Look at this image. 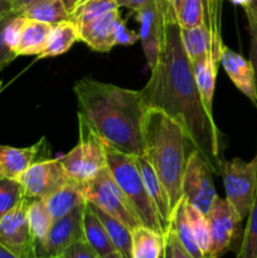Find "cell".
Segmentation results:
<instances>
[{"mask_svg": "<svg viewBox=\"0 0 257 258\" xmlns=\"http://www.w3.org/2000/svg\"><path fill=\"white\" fill-rule=\"evenodd\" d=\"M163 258H173V252H171V247H170V244L168 243V241H166V239H165V246H164Z\"/></svg>", "mask_w": 257, "mask_h": 258, "instance_id": "bcb514c9", "label": "cell"}, {"mask_svg": "<svg viewBox=\"0 0 257 258\" xmlns=\"http://www.w3.org/2000/svg\"><path fill=\"white\" fill-rule=\"evenodd\" d=\"M171 231L175 233L176 238L179 239L183 248L188 252L193 258H209L204 256L203 252L197 244L194 234L191 232L190 224H189L188 216H186V199L181 197L180 201L173 209V214H171V223L170 228Z\"/></svg>", "mask_w": 257, "mask_h": 258, "instance_id": "603a6c76", "label": "cell"}, {"mask_svg": "<svg viewBox=\"0 0 257 258\" xmlns=\"http://www.w3.org/2000/svg\"><path fill=\"white\" fill-rule=\"evenodd\" d=\"M140 39V34L128 29L126 20L118 18L115 24V42L116 45H131Z\"/></svg>", "mask_w": 257, "mask_h": 258, "instance_id": "d590c367", "label": "cell"}, {"mask_svg": "<svg viewBox=\"0 0 257 258\" xmlns=\"http://www.w3.org/2000/svg\"><path fill=\"white\" fill-rule=\"evenodd\" d=\"M25 18L23 15L14 13L13 17L10 18L9 22L7 23L4 28V40L8 44V47L12 50L17 49L18 44H19L20 35H22L23 25H24Z\"/></svg>", "mask_w": 257, "mask_h": 258, "instance_id": "836d02e7", "label": "cell"}, {"mask_svg": "<svg viewBox=\"0 0 257 258\" xmlns=\"http://www.w3.org/2000/svg\"><path fill=\"white\" fill-rule=\"evenodd\" d=\"M60 257L63 258H101L97 254V252L85 241V239H81V241L76 242L72 246L68 247L63 254Z\"/></svg>", "mask_w": 257, "mask_h": 258, "instance_id": "8d00e7d4", "label": "cell"}, {"mask_svg": "<svg viewBox=\"0 0 257 258\" xmlns=\"http://www.w3.org/2000/svg\"><path fill=\"white\" fill-rule=\"evenodd\" d=\"M148 2L149 0H116L118 8H127L135 13L140 10Z\"/></svg>", "mask_w": 257, "mask_h": 258, "instance_id": "60d3db41", "label": "cell"}, {"mask_svg": "<svg viewBox=\"0 0 257 258\" xmlns=\"http://www.w3.org/2000/svg\"><path fill=\"white\" fill-rule=\"evenodd\" d=\"M180 34L184 49H185L189 59L194 60L197 58L209 55L211 59L219 63V59L214 53L211 34H209L208 28L204 25V23L198 27L189 28V29H181L180 28Z\"/></svg>", "mask_w": 257, "mask_h": 258, "instance_id": "cb8c5ba5", "label": "cell"}, {"mask_svg": "<svg viewBox=\"0 0 257 258\" xmlns=\"http://www.w3.org/2000/svg\"><path fill=\"white\" fill-rule=\"evenodd\" d=\"M14 13L15 12L10 13V14H8L7 17H4L0 19V72H2V71L4 70L7 66H9L10 63H12L13 60L18 57V55L15 54L14 50L10 49L4 40V28H5V25H7V23L9 22L10 18L13 17V14H14Z\"/></svg>", "mask_w": 257, "mask_h": 258, "instance_id": "e575fe53", "label": "cell"}, {"mask_svg": "<svg viewBox=\"0 0 257 258\" xmlns=\"http://www.w3.org/2000/svg\"><path fill=\"white\" fill-rule=\"evenodd\" d=\"M165 239L168 241V243L170 244L171 252H173V258H193L183 248V246L180 244L179 239L176 238L175 233H174L171 229H169V231L166 232Z\"/></svg>", "mask_w": 257, "mask_h": 258, "instance_id": "f35d334b", "label": "cell"}, {"mask_svg": "<svg viewBox=\"0 0 257 258\" xmlns=\"http://www.w3.org/2000/svg\"><path fill=\"white\" fill-rule=\"evenodd\" d=\"M0 91H2V88H0Z\"/></svg>", "mask_w": 257, "mask_h": 258, "instance_id": "681fc988", "label": "cell"}, {"mask_svg": "<svg viewBox=\"0 0 257 258\" xmlns=\"http://www.w3.org/2000/svg\"><path fill=\"white\" fill-rule=\"evenodd\" d=\"M78 40H80V29L72 20H63L57 24H53L44 49L38 55V59L58 57L68 52Z\"/></svg>", "mask_w": 257, "mask_h": 258, "instance_id": "d6986e66", "label": "cell"}, {"mask_svg": "<svg viewBox=\"0 0 257 258\" xmlns=\"http://www.w3.org/2000/svg\"><path fill=\"white\" fill-rule=\"evenodd\" d=\"M28 219H29L30 231H32L35 246H37L44 241L53 223V218L48 212L44 199H29Z\"/></svg>", "mask_w": 257, "mask_h": 258, "instance_id": "83f0119b", "label": "cell"}, {"mask_svg": "<svg viewBox=\"0 0 257 258\" xmlns=\"http://www.w3.org/2000/svg\"><path fill=\"white\" fill-rule=\"evenodd\" d=\"M186 216H188L191 232H193L194 238H196L197 244L201 248V251L203 252L204 256L213 258L211 254V232H209V223L207 216L198 208L189 204L188 201H186Z\"/></svg>", "mask_w": 257, "mask_h": 258, "instance_id": "f546056e", "label": "cell"}, {"mask_svg": "<svg viewBox=\"0 0 257 258\" xmlns=\"http://www.w3.org/2000/svg\"><path fill=\"white\" fill-rule=\"evenodd\" d=\"M249 32V62L253 68L254 86H256V98H257V22L248 23ZM257 107V102H256Z\"/></svg>", "mask_w": 257, "mask_h": 258, "instance_id": "74e56055", "label": "cell"}, {"mask_svg": "<svg viewBox=\"0 0 257 258\" xmlns=\"http://www.w3.org/2000/svg\"><path fill=\"white\" fill-rule=\"evenodd\" d=\"M62 2H63V4H65L66 9H67L71 14V12H72V10L75 9V8L77 7V5L80 4L82 0H62Z\"/></svg>", "mask_w": 257, "mask_h": 258, "instance_id": "ee69618b", "label": "cell"}, {"mask_svg": "<svg viewBox=\"0 0 257 258\" xmlns=\"http://www.w3.org/2000/svg\"><path fill=\"white\" fill-rule=\"evenodd\" d=\"M101 258H122V256H121V254L118 253V252H113V253H111V254H107V256H105V257H101Z\"/></svg>", "mask_w": 257, "mask_h": 258, "instance_id": "c3c4849f", "label": "cell"}, {"mask_svg": "<svg viewBox=\"0 0 257 258\" xmlns=\"http://www.w3.org/2000/svg\"><path fill=\"white\" fill-rule=\"evenodd\" d=\"M116 0H82L71 12L70 20H72L78 28L96 18L101 17L110 10L117 9Z\"/></svg>", "mask_w": 257, "mask_h": 258, "instance_id": "f1b7e54d", "label": "cell"}, {"mask_svg": "<svg viewBox=\"0 0 257 258\" xmlns=\"http://www.w3.org/2000/svg\"><path fill=\"white\" fill-rule=\"evenodd\" d=\"M18 14L27 19L38 20L52 25L70 19V12L66 9L62 0H35Z\"/></svg>", "mask_w": 257, "mask_h": 258, "instance_id": "484cf974", "label": "cell"}, {"mask_svg": "<svg viewBox=\"0 0 257 258\" xmlns=\"http://www.w3.org/2000/svg\"><path fill=\"white\" fill-rule=\"evenodd\" d=\"M175 15L181 29L202 25L204 22V0H184Z\"/></svg>", "mask_w": 257, "mask_h": 258, "instance_id": "d6a6232c", "label": "cell"}, {"mask_svg": "<svg viewBox=\"0 0 257 258\" xmlns=\"http://www.w3.org/2000/svg\"><path fill=\"white\" fill-rule=\"evenodd\" d=\"M221 175L223 178L226 201L233 207L241 219H247L257 191V155L251 161L239 158L223 160Z\"/></svg>", "mask_w": 257, "mask_h": 258, "instance_id": "52a82bcc", "label": "cell"}, {"mask_svg": "<svg viewBox=\"0 0 257 258\" xmlns=\"http://www.w3.org/2000/svg\"><path fill=\"white\" fill-rule=\"evenodd\" d=\"M83 234L85 241L97 252L100 257L117 252L103 227L102 222L93 211L92 206L86 202L83 207Z\"/></svg>", "mask_w": 257, "mask_h": 258, "instance_id": "ac0fdd59", "label": "cell"}, {"mask_svg": "<svg viewBox=\"0 0 257 258\" xmlns=\"http://www.w3.org/2000/svg\"><path fill=\"white\" fill-rule=\"evenodd\" d=\"M24 198V190L19 181L0 175V219Z\"/></svg>", "mask_w": 257, "mask_h": 258, "instance_id": "4dcf8cb0", "label": "cell"}, {"mask_svg": "<svg viewBox=\"0 0 257 258\" xmlns=\"http://www.w3.org/2000/svg\"><path fill=\"white\" fill-rule=\"evenodd\" d=\"M150 72L148 83L140 90L146 107L159 108L175 120L212 173L221 175L222 135L202 102L175 13L165 22L158 60Z\"/></svg>", "mask_w": 257, "mask_h": 258, "instance_id": "6da1fadb", "label": "cell"}, {"mask_svg": "<svg viewBox=\"0 0 257 258\" xmlns=\"http://www.w3.org/2000/svg\"><path fill=\"white\" fill-rule=\"evenodd\" d=\"M184 0H170V3H171V7H173V9H174V12L176 13V10L179 9V7H180L181 5V3H183Z\"/></svg>", "mask_w": 257, "mask_h": 258, "instance_id": "7dc6e473", "label": "cell"}, {"mask_svg": "<svg viewBox=\"0 0 257 258\" xmlns=\"http://www.w3.org/2000/svg\"><path fill=\"white\" fill-rule=\"evenodd\" d=\"M92 208L100 221L102 222L116 251L122 256V258H133V234H131L130 229L97 207L92 206Z\"/></svg>", "mask_w": 257, "mask_h": 258, "instance_id": "4316f807", "label": "cell"}, {"mask_svg": "<svg viewBox=\"0 0 257 258\" xmlns=\"http://www.w3.org/2000/svg\"><path fill=\"white\" fill-rule=\"evenodd\" d=\"M206 216L211 232V254L213 258H219L233 246L242 219L233 207L218 196Z\"/></svg>", "mask_w": 257, "mask_h": 258, "instance_id": "4fadbf2b", "label": "cell"}, {"mask_svg": "<svg viewBox=\"0 0 257 258\" xmlns=\"http://www.w3.org/2000/svg\"><path fill=\"white\" fill-rule=\"evenodd\" d=\"M231 2L243 8L248 23L257 22V0H231Z\"/></svg>", "mask_w": 257, "mask_h": 258, "instance_id": "ab89813d", "label": "cell"}, {"mask_svg": "<svg viewBox=\"0 0 257 258\" xmlns=\"http://www.w3.org/2000/svg\"><path fill=\"white\" fill-rule=\"evenodd\" d=\"M144 154L165 186L171 208L183 197L181 180L185 170L186 145L190 140L175 120L159 108H148L144 118Z\"/></svg>", "mask_w": 257, "mask_h": 258, "instance_id": "3957f363", "label": "cell"}, {"mask_svg": "<svg viewBox=\"0 0 257 258\" xmlns=\"http://www.w3.org/2000/svg\"><path fill=\"white\" fill-rule=\"evenodd\" d=\"M83 207L85 204L53 221L44 241L35 246L37 258H58L73 243L85 239Z\"/></svg>", "mask_w": 257, "mask_h": 258, "instance_id": "7c38bea8", "label": "cell"}, {"mask_svg": "<svg viewBox=\"0 0 257 258\" xmlns=\"http://www.w3.org/2000/svg\"><path fill=\"white\" fill-rule=\"evenodd\" d=\"M174 12L170 0H149L136 12L140 23V40L149 68H153L160 52L161 38L168 18Z\"/></svg>", "mask_w": 257, "mask_h": 258, "instance_id": "ba28073f", "label": "cell"}, {"mask_svg": "<svg viewBox=\"0 0 257 258\" xmlns=\"http://www.w3.org/2000/svg\"><path fill=\"white\" fill-rule=\"evenodd\" d=\"M133 234V258H160L163 257L165 236L139 226L131 231Z\"/></svg>", "mask_w": 257, "mask_h": 258, "instance_id": "d4e9b609", "label": "cell"}, {"mask_svg": "<svg viewBox=\"0 0 257 258\" xmlns=\"http://www.w3.org/2000/svg\"><path fill=\"white\" fill-rule=\"evenodd\" d=\"M50 29H52V24L25 18L15 54L18 57L19 55H37L38 57L44 49Z\"/></svg>", "mask_w": 257, "mask_h": 258, "instance_id": "7402d4cb", "label": "cell"}, {"mask_svg": "<svg viewBox=\"0 0 257 258\" xmlns=\"http://www.w3.org/2000/svg\"><path fill=\"white\" fill-rule=\"evenodd\" d=\"M80 188L86 202L117 219L130 231L135 229L136 227L143 226L140 218L115 179L112 178L107 166L103 168L91 180L80 184Z\"/></svg>", "mask_w": 257, "mask_h": 258, "instance_id": "8992f818", "label": "cell"}, {"mask_svg": "<svg viewBox=\"0 0 257 258\" xmlns=\"http://www.w3.org/2000/svg\"><path fill=\"white\" fill-rule=\"evenodd\" d=\"M28 203L29 199L24 198L0 219V244L18 258H37L28 219Z\"/></svg>", "mask_w": 257, "mask_h": 258, "instance_id": "30bf717a", "label": "cell"}, {"mask_svg": "<svg viewBox=\"0 0 257 258\" xmlns=\"http://www.w3.org/2000/svg\"><path fill=\"white\" fill-rule=\"evenodd\" d=\"M28 199H44L70 181L58 159H45L30 165L18 179Z\"/></svg>", "mask_w": 257, "mask_h": 258, "instance_id": "8fae6325", "label": "cell"}, {"mask_svg": "<svg viewBox=\"0 0 257 258\" xmlns=\"http://www.w3.org/2000/svg\"><path fill=\"white\" fill-rule=\"evenodd\" d=\"M219 63L228 75L229 80L234 83V86L256 106L257 98L254 75L249 59H246L241 54L224 45L221 53V58H219Z\"/></svg>", "mask_w": 257, "mask_h": 258, "instance_id": "2e32d148", "label": "cell"}, {"mask_svg": "<svg viewBox=\"0 0 257 258\" xmlns=\"http://www.w3.org/2000/svg\"><path fill=\"white\" fill-rule=\"evenodd\" d=\"M44 203L53 221H55L65 217L77 207L83 206L86 203V199L81 190L80 184L70 180L62 188L44 198Z\"/></svg>", "mask_w": 257, "mask_h": 258, "instance_id": "ffe728a7", "label": "cell"}, {"mask_svg": "<svg viewBox=\"0 0 257 258\" xmlns=\"http://www.w3.org/2000/svg\"><path fill=\"white\" fill-rule=\"evenodd\" d=\"M78 115L96 131L107 148L127 155L144 154V118L148 107L140 91L92 78L76 82Z\"/></svg>", "mask_w": 257, "mask_h": 258, "instance_id": "7a4b0ae2", "label": "cell"}, {"mask_svg": "<svg viewBox=\"0 0 257 258\" xmlns=\"http://www.w3.org/2000/svg\"><path fill=\"white\" fill-rule=\"evenodd\" d=\"M49 154L50 150L45 138L28 148L0 145V175L18 180L30 165L49 159Z\"/></svg>", "mask_w": 257, "mask_h": 258, "instance_id": "5bb4252c", "label": "cell"}, {"mask_svg": "<svg viewBox=\"0 0 257 258\" xmlns=\"http://www.w3.org/2000/svg\"><path fill=\"white\" fill-rule=\"evenodd\" d=\"M80 141L59 160L71 181L83 184L107 166L106 146L92 126L78 115Z\"/></svg>", "mask_w": 257, "mask_h": 258, "instance_id": "5b68a950", "label": "cell"}, {"mask_svg": "<svg viewBox=\"0 0 257 258\" xmlns=\"http://www.w3.org/2000/svg\"><path fill=\"white\" fill-rule=\"evenodd\" d=\"M13 12L14 10H13L12 5H10V3L8 0H0V19L7 17L8 14H10Z\"/></svg>", "mask_w": 257, "mask_h": 258, "instance_id": "7bdbcfd3", "label": "cell"}, {"mask_svg": "<svg viewBox=\"0 0 257 258\" xmlns=\"http://www.w3.org/2000/svg\"><path fill=\"white\" fill-rule=\"evenodd\" d=\"M237 258H257V191L253 207L247 217V224Z\"/></svg>", "mask_w": 257, "mask_h": 258, "instance_id": "1f68e13d", "label": "cell"}, {"mask_svg": "<svg viewBox=\"0 0 257 258\" xmlns=\"http://www.w3.org/2000/svg\"><path fill=\"white\" fill-rule=\"evenodd\" d=\"M8 2L10 3V5H12L13 10L15 13H20L25 7H28L30 3L35 2V0H8Z\"/></svg>", "mask_w": 257, "mask_h": 258, "instance_id": "b9f144b4", "label": "cell"}, {"mask_svg": "<svg viewBox=\"0 0 257 258\" xmlns=\"http://www.w3.org/2000/svg\"><path fill=\"white\" fill-rule=\"evenodd\" d=\"M106 160L111 175L128 199L134 211L140 218L141 224L164 234L158 211L146 190L138 156L127 155L106 146Z\"/></svg>", "mask_w": 257, "mask_h": 258, "instance_id": "277c9868", "label": "cell"}, {"mask_svg": "<svg viewBox=\"0 0 257 258\" xmlns=\"http://www.w3.org/2000/svg\"><path fill=\"white\" fill-rule=\"evenodd\" d=\"M183 197L189 204L207 214L217 197L212 170L196 149L190 151L186 160L181 180Z\"/></svg>", "mask_w": 257, "mask_h": 258, "instance_id": "9c48e42d", "label": "cell"}, {"mask_svg": "<svg viewBox=\"0 0 257 258\" xmlns=\"http://www.w3.org/2000/svg\"><path fill=\"white\" fill-rule=\"evenodd\" d=\"M190 62L191 67H193L194 80H196V85L198 87L202 102H203L206 110L209 113H212L216 78L217 73H218V63L211 59L209 55L197 58V59L190 60Z\"/></svg>", "mask_w": 257, "mask_h": 258, "instance_id": "44dd1931", "label": "cell"}, {"mask_svg": "<svg viewBox=\"0 0 257 258\" xmlns=\"http://www.w3.org/2000/svg\"><path fill=\"white\" fill-rule=\"evenodd\" d=\"M138 163L139 166H140L141 175H143L149 197L151 198L156 211H158L161 228H163L164 234H166V232L170 228L171 214H173V208H171L168 191H166L165 186L161 183L160 179L158 178L153 166L150 165V163H149L145 156H138Z\"/></svg>", "mask_w": 257, "mask_h": 258, "instance_id": "e0dca14e", "label": "cell"}, {"mask_svg": "<svg viewBox=\"0 0 257 258\" xmlns=\"http://www.w3.org/2000/svg\"><path fill=\"white\" fill-rule=\"evenodd\" d=\"M0 258H18L15 254H13L12 252L8 251L4 246L0 244Z\"/></svg>", "mask_w": 257, "mask_h": 258, "instance_id": "f6af8a7d", "label": "cell"}, {"mask_svg": "<svg viewBox=\"0 0 257 258\" xmlns=\"http://www.w3.org/2000/svg\"><path fill=\"white\" fill-rule=\"evenodd\" d=\"M118 18H121V14L117 8L81 25L78 28L80 40L86 43L95 52H110L116 45L115 24Z\"/></svg>", "mask_w": 257, "mask_h": 258, "instance_id": "9a60e30c", "label": "cell"}]
</instances>
